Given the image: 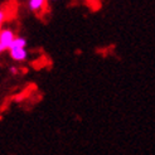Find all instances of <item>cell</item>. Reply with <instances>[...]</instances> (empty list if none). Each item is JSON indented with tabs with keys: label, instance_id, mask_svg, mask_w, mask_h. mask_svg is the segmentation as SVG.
Listing matches in <instances>:
<instances>
[{
	"label": "cell",
	"instance_id": "obj_1",
	"mask_svg": "<svg viewBox=\"0 0 155 155\" xmlns=\"http://www.w3.org/2000/svg\"><path fill=\"white\" fill-rule=\"evenodd\" d=\"M14 38L15 33L12 29H0V44L4 47V49H9Z\"/></svg>",
	"mask_w": 155,
	"mask_h": 155
},
{
	"label": "cell",
	"instance_id": "obj_2",
	"mask_svg": "<svg viewBox=\"0 0 155 155\" xmlns=\"http://www.w3.org/2000/svg\"><path fill=\"white\" fill-rule=\"evenodd\" d=\"M10 57L17 61V62H21L25 61L28 57V52L25 48H18V49H10Z\"/></svg>",
	"mask_w": 155,
	"mask_h": 155
},
{
	"label": "cell",
	"instance_id": "obj_3",
	"mask_svg": "<svg viewBox=\"0 0 155 155\" xmlns=\"http://www.w3.org/2000/svg\"><path fill=\"white\" fill-rule=\"evenodd\" d=\"M45 4H47V0H29V9L34 12V13H41Z\"/></svg>",
	"mask_w": 155,
	"mask_h": 155
},
{
	"label": "cell",
	"instance_id": "obj_4",
	"mask_svg": "<svg viewBox=\"0 0 155 155\" xmlns=\"http://www.w3.org/2000/svg\"><path fill=\"white\" fill-rule=\"evenodd\" d=\"M25 45H27V41L24 39V38L15 37L14 41L10 44V47H9V51L10 49H18V48H25Z\"/></svg>",
	"mask_w": 155,
	"mask_h": 155
},
{
	"label": "cell",
	"instance_id": "obj_5",
	"mask_svg": "<svg viewBox=\"0 0 155 155\" xmlns=\"http://www.w3.org/2000/svg\"><path fill=\"white\" fill-rule=\"evenodd\" d=\"M4 21H5V12L3 9H0V29H2V25Z\"/></svg>",
	"mask_w": 155,
	"mask_h": 155
},
{
	"label": "cell",
	"instance_id": "obj_6",
	"mask_svg": "<svg viewBox=\"0 0 155 155\" xmlns=\"http://www.w3.org/2000/svg\"><path fill=\"white\" fill-rule=\"evenodd\" d=\"M10 72H12L13 74H15V73H17V72H18V69H17V68H15V67H12V68H10Z\"/></svg>",
	"mask_w": 155,
	"mask_h": 155
},
{
	"label": "cell",
	"instance_id": "obj_7",
	"mask_svg": "<svg viewBox=\"0 0 155 155\" xmlns=\"http://www.w3.org/2000/svg\"><path fill=\"white\" fill-rule=\"evenodd\" d=\"M86 2H88V3H98V0H86Z\"/></svg>",
	"mask_w": 155,
	"mask_h": 155
},
{
	"label": "cell",
	"instance_id": "obj_8",
	"mask_svg": "<svg viewBox=\"0 0 155 155\" xmlns=\"http://www.w3.org/2000/svg\"><path fill=\"white\" fill-rule=\"evenodd\" d=\"M3 51H5V49H4V47H3V45H2V44H0V53H2Z\"/></svg>",
	"mask_w": 155,
	"mask_h": 155
},
{
	"label": "cell",
	"instance_id": "obj_9",
	"mask_svg": "<svg viewBox=\"0 0 155 155\" xmlns=\"http://www.w3.org/2000/svg\"><path fill=\"white\" fill-rule=\"evenodd\" d=\"M52 2H57V0H52Z\"/></svg>",
	"mask_w": 155,
	"mask_h": 155
}]
</instances>
